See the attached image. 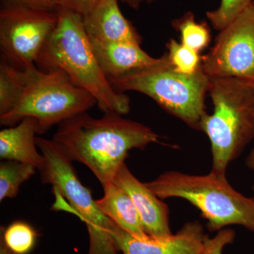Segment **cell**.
Wrapping results in <instances>:
<instances>
[{
    "instance_id": "cell-6",
    "label": "cell",
    "mask_w": 254,
    "mask_h": 254,
    "mask_svg": "<svg viewBox=\"0 0 254 254\" xmlns=\"http://www.w3.org/2000/svg\"><path fill=\"white\" fill-rule=\"evenodd\" d=\"M209 81L202 67L193 74L178 72L167 54L153 66L109 80L119 93L136 91L146 95L165 111L197 130L206 114L205 97Z\"/></svg>"
},
{
    "instance_id": "cell-19",
    "label": "cell",
    "mask_w": 254,
    "mask_h": 254,
    "mask_svg": "<svg viewBox=\"0 0 254 254\" xmlns=\"http://www.w3.org/2000/svg\"><path fill=\"white\" fill-rule=\"evenodd\" d=\"M1 239L14 254H28L36 245L37 233L27 222L15 221L1 229Z\"/></svg>"
},
{
    "instance_id": "cell-1",
    "label": "cell",
    "mask_w": 254,
    "mask_h": 254,
    "mask_svg": "<svg viewBox=\"0 0 254 254\" xmlns=\"http://www.w3.org/2000/svg\"><path fill=\"white\" fill-rule=\"evenodd\" d=\"M108 112L94 118L88 112L58 125L53 140L71 161L86 165L102 186L113 182L128 152L158 143L160 136L143 124Z\"/></svg>"
},
{
    "instance_id": "cell-27",
    "label": "cell",
    "mask_w": 254,
    "mask_h": 254,
    "mask_svg": "<svg viewBox=\"0 0 254 254\" xmlns=\"http://www.w3.org/2000/svg\"><path fill=\"white\" fill-rule=\"evenodd\" d=\"M0 254H16L5 245L4 242L0 238Z\"/></svg>"
},
{
    "instance_id": "cell-16",
    "label": "cell",
    "mask_w": 254,
    "mask_h": 254,
    "mask_svg": "<svg viewBox=\"0 0 254 254\" xmlns=\"http://www.w3.org/2000/svg\"><path fill=\"white\" fill-rule=\"evenodd\" d=\"M37 168L31 164L4 160L0 164V200L14 198L20 187L35 173Z\"/></svg>"
},
{
    "instance_id": "cell-11",
    "label": "cell",
    "mask_w": 254,
    "mask_h": 254,
    "mask_svg": "<svg viewBox=\"0 0 254 254\" xmlns=\"http://www.w3.org/2000/svg\"><path fill=\"white\" fill-rule=\"evenodd\" d=\"M119 187L129 195L136 207L145 232L155 240H163L173 235L169 221L168 206L142 183L123 164L114 178Z\"/></svg>"
},
{
    "instance_id": "cell-7",
    "label": "cell",
    "mask_w": 254,
    "mask_h": 254,
    "mask_svg": "<svg viewBox=\"0 0 254 254\" xmlns=\"http://www.w3.org/2000/svg\"><path fill=\"white\" fill-rule=\"evenodd\" d=\"M37 146L44 157L39 170L42 183L51 185L56 198L55 208L68 210L86 224L89 237L88 254H120L115 247L112 230L115 222L100 210L91 190L82 185L72 161L54 140L36 137ZM59 209V210H60Z\"/></svg>"
},
{
    "instance_id": "cell-25",
    "label": "cell",
    "mask_w": 254,
    "mask_h": 254,
    "mask_svg": "<svg viewBox=\"0 0 254 254\" xmlns=\"http://www.w3.org/2000/svg\"><path fill=\"white\" fill-rule=\"evenodd\" d=\"M155 0H119V1L125 3L133 9H138L143 4H150Z\"/></svg>"
},
{
    "instance_id": "cell-12",
    "label": "cell",
    "mask_w": 254,
    "mask_h": 254,
    "mask_svg": "<svg viewBox=\"0 0 254 254\" xmlns=\"http://www.w3.org/2000/svg\"><path fill=\"white\" fill-rule=\"evenodd\" d=\"M92 49L100 67L108 80L153 66L160 61L141 48V45L128 42H106L90 38Z\"/></svg>"
},
{
    "instance_id": "cell-24",
    "label": "cell",
    "mask_w": 254,
    "mask_h": 254,
    "mask_svg": "<svg viewBox=\"0 0 254 254\" xmlns=\"http://www.w3.org/2000/svg\"><path fill=\"white\" fill-rule=\"evenodd\" d=\"M100 0H58V8H63L86 16L91 12Z\"/></svg>"
},
{
    "instance_id": "cell-4",
    "label": "cell",
    "mask_w": 254,
    "mask_h": 254,
    "mask_svg": "<svg viewBox=\"0 0 254 254\" xmlns=\"http://www.w3.org/2000/svg\"><path fill=\"white\" fill-rule=\"evenodd\" d=\"M22 88L16 105L0 116L3 126L13 127L26 118L35 119L38 134L97 105L94 97L76 86L60 68L41 71L35 64L21 69Z\"/></svg>"
},
{
    "instance_id": "cell-5",
    "label": "cell",
    "mask_w": 254,
    "mask_h": 254,
    "mask_svg": "<svg viewBox=\"0 0 254 254\" xmlns=\"http://www.w3.org/2000/svg\"><path fill=\"white\" fill-rule=\"evenodd\" d=\"M145 185L160 199L183 198L194 205L208 221L210 232L237 225L254 232V198L235 190L226 176L168 171Z\"/></svg>"
},
{
    "instance_id": "cell-13",
    "label": "cell",
    "mask_w": 254,
    "mask_h": 254,
    "mask_svg": "<svg viewBox=\"0 0 254 254\" xmlns=\"http://www.w3.org/2000/svg\"><path fill=\"white\" fill-rule=\"evenodd\" d=\"M118 2L119 0H100L91 12L83 16L87 35L102 41L141 45V36L124 16Z\"/></svg>"
},
{
    "instance_id": "cell-2",
    "label": "cell",
    "mask_w": 254,
    "mask_h": 254,
    "mask_svg": "<svg viewBox=\"0 0 254 254\" xmlns=\"http://www.w3.org/2000/svg\"><path fill=\"white\" fill-rule=\"evenodd\" d=\"M58 14L56 28L36 63L45 71L63 70L76 86L94 97L103 113L127 115L129 98L114 89L100 67L83 26V16L63 8H58Z\"/></svg>"
},
{
    "instance_id": "cell-18",
    "label": "cell",
    "mask_w": 254,
    "mask_h": 254,
    "mask_svg": "<svg viewBox=\"0 0 254 254\" xmlns=\"http://www.w3.org/2000/svg\"><path fill=\"white\" fill-rule=\"evenodd\" d=\"M174 27L180 32L181 43L197 53L205 49L210 41V33L205 23L195 21L193 13L187 12L173 21Z\"/></svg>"
},
{
    "instance_id": "cell-29",
    "label": "cell",
    "mask_w": 254,
    "mask_h": 254,
    "mask_svg": "<svg viewBox=\"0 0 254 254\" xmlns=\"http://www.w3.org/2000/svg\"></svg>"
},
{
    "instance_id": "cell-9",
    "label": "cell",
    "mask_w": 254,
    "mask_h": 254,
    "mask_svg": "<svg viewBox=\"0 0 254 254\" xmlns=\"http://www.w3.org/2000/svg\"><path fill=\"white\" fill-rule=\"evenodd\" d=\"M210 78L235 77L254 83V3L220 31L215 43L201 57Z\"/></svg>"
},
{
    "instance_id": "cell-28",
    "label": "cell",
    "mask_w": 254,
    "mask_h": 254,
    "mask_svg": "<svg viewBox=\"0 0 254 254\" xmlns=\"http://www.w3.org/2000/svg\"><path fill=\"white\" fill-rule=\"evenodd\" d=\"M253 190H254V185L253 186Z\"/></svg>"
},
{
    "instance_id": "cell-10",
    "label": "cell",
    "mask_w": 254,
    "mask_h": 254,
    "mask_svg": "<svg viewBox=\"0 0 254 254\" xmlns=\"http://www.w3.org/2000/svg\"><path fill=\"white\" fill-rule=\"evenodd\" d=\"M112 236L117 250L123 254H202L206 235L201 224L189 222L172 236L163 240H141L132 236L116 224Z\"/></svg>"
},
{
    "instance_id": "cell-17",
    "label": "cell",
    "mask_w": 254,
    "mask_h": 254,
    "mask_svg": "<svg viewBox=\"0 0 254 254\" xmlns=\"http://www.w3.org/2000/svg\"><path fill=\"white\" fill-rule=\"evenodd\" d=\"M22 88L21 69L15 68L4 57L0 63V116L9 113L18 101Z\"/></svg>"
},
{
    "instance_id": "cell-22",
    "label": "cell",
    "mask_w": 254,
    "mask_h": 254,
    "mask_svg": "<svg viewBox=\"0 0 254 254\" xmlns=\"http://www.w3.org/2000/svg\"><path fill=\"white\" fill-rule=\"evenodd\" d=\"M235 236V232L230 228L219 230L213 238H210L206 235L202 254H222L224 248L227 245L233 243Z\"/></svg>"
},
{
    "instance_id": "cell-20",
    "label": "cell",
    "mask_w": 254,
    "mask_h": 254,
    "mask_svg": "<svg viewBox=\"0 0 254 254\" xmlns=\"http://www.w3.org/2000/svg\"><path fill=\"white\" fill-rule=\"evenodd\" d=\"M167 47L169 61L177 71L193 74L199 71L201 68V58L196 51L173 39L170 40Z\"/></svg>"
},
{
    "instance_id": "cell-23",
    "label": "cell",
    "mask_w": 254,
    "mask_h": 254,
    "mask_svg": "<svg viewBox=\"0 0 254 254\" xmlns=\"http://www.w3.org/2000/svg\"><path fill=\"white\" fill-rule=\"evenodd\" d=\"M3 6H21L43 11H57L58 0H3Z\"/></svg>"
},
{
    "instance_id": "cell-21",
    "label": "cell",
    "mask_w": 254,
    "mask_h": 254,
    "mask_svg": "<svg viewBox=\"0 0 254 254\" xmlns=\"http://www.w3.org/2000/svg\"><path fill=\"white\" fill-rule=\"evenodd\" d=\"M253 2L254 0H221L218 9L207 12V18L213 28L220 31Z\"/></svg>"
},
{
    "instance_id": "cell-15",
    "label": "cell",
    "mask_w": 254,
    "mask_h": 254,
    "mask_svg": "<svg viewBox=\"0 0 254 254\" xmlns=\"http://www.w3.org/2000/svg\"><path fill=\"white\" fill-rule=\"evenodd\" d=\"M103 187L104 195L96 202L105 215L132 236L141 240L150 238L143 228L136 207L127 192L113 182L105 184Z\"/></svg>"
},
{
    "instance_id": "cell-14",
    "label": "cell",
    "mask_w": 254,
    "mask_h": 254,
    "mask_svg": "<svg viewBox=\"0 0 254 254\" xmlns=\"http://www.w3.org/2000/svg\"><path fill=\"white\" fill-rule=\"evenodd\" d=\"M38 125L35 119L26 118L13 127L0 131V158L31 164L40 170L44 157L37 150Z\"/></svg>"
},
{
    "instance_id": "cell-8",
    "label": "cell",
    "mask_w": 254,
    "mask_h": 254,
    "mask_svg": "<svg viewBox=\"0 0 254 254\" xmlns=\"http://www.w3.org/2000/svg\"><path fill=\"white\" fill-rule=\"evenodd\" d=\"M58 21L57 11L3 6L0 11V48L3 57L22 69L36 63Z\"/></svg>"
},
{
    "instance_id": "cell-3",
    "label": "cell",
    "mask_w": 254,
    "mask_h": 254,
    "mask_svg": "<svg viewBox=\"0 0 254 254\" xmlns=\"http://www.w3.org/2000/svg\"><path fill=\"white\" fill-rule=\"evenodd\" d=\"M208 93L214 106L205 114L200 130L211 145L212 173L225 176L254 139V83L235 77L210 78Z\"/></svg>"
},
{
    "instance_id": "cell-26",
    "label": "cell",
    "mask_w": 254,
    "mask_h": 254,
    "mask_svg": "<svg viewBox=\"0 0 254 254\" xmlns=\"http://www.w3.org/2000/svg\"><path fill=\"white\" fill-rule=\"evenodd\" d=\"M245 163L247 168L254 171V148L251 150L250 154L247 157Z\"/></svg>"
}]
</instances>
